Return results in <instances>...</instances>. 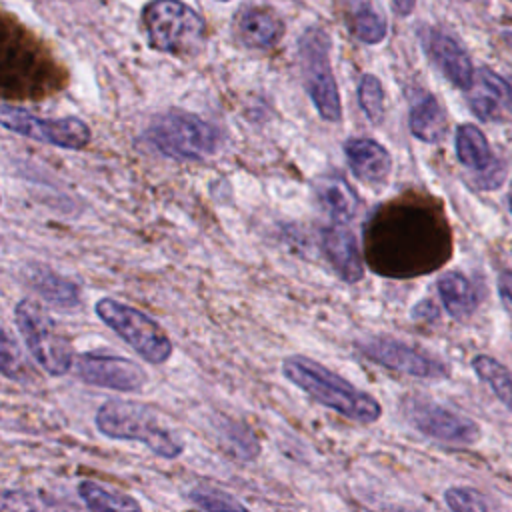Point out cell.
Wrapping results in <instances>:
<instances>
[{"mask_svg":"<svg viewBox=\"0 0 512 512\" xmlns=\"http://www.w3.org/2000/svg\"><path fill=\"white\" fill-rule=\"evenodd\" d=\"M78 494L82 502L92 512H140V504L130 494L108 490L96 482L82 480L78 484Z\"/></svg>","mask_w":512,"mask_h":512,"instance_id":"cell-22","label":"cell"},{"mask_svg":"<svg viewBox=\"0 0 512 512\" xmlns=\"http://www.w3.org/2000/svg\"><path fill=\"white\" fill-rule=\"evenodd\" d=\"M456 156L462 166L480 174L478 182L484 188H496L504 178V168L492 154V148L482 134V130L474 124H460L456 130Z\"/></svg>","mask_w":512,"mask_h":512,"instance_id":"cell-13","label":"cell"},{"mask_svg":"<svg viewBox=\"0 0 512 512\" xmlns=\"http://www.w3.org/2000/svg\"><path fill=\"white\" fill-rule=\"evenodd\" d=\"M0 126L26 138L66 150H82L90 142V128L78 116L44 118L24 108L2 104Z\"/></svg>","mask_w":512,"mask_h":512,"instance_id":"cell-9","label":"cell"},{"mask_svg":"<svg viewBox=\"0 0 512 512\" xmlns=\"http://www.w3.org/2000/svg\"><path fill=\"white\" fill-rule=\"evenodd\" d=\"M190 500L204 512H250L242 502H238L228 492L210 486H196L190 490Z\"/></svg>","mask_w":512,"mask_h":512,"instance_id":"cell-25","label":"cell"},{"mask_svg":"<svg viewBox=\"0 0 512 512\" xmlns=\"http://www.w3.org/2000/svg\"><path fill=\"white\" fill-rule=\"evenodd\" d=\"M142 24L152 48L172 56L200 52L206 26L196 10L182 0H152L142 8Z\"/></svg>","mask_w":512,"mask_h":512,"instance_id":"cell-3","label":"cell"},{"mask_svg":"<svg viewBox=\"0 0 512 512\" xmlns=\"http://www.w3.org/2000/svg\"><path fill=\"white\" fill-rule=\"evenodd\" d=\"M468 90L470 108L480 120H494L508 98V82L490 68H480Z\"/></svg>","mask_w":512,"mask_h":512,"instance_id":"cell-17","label":"cell"},{"mask_svg":"<svg viewBox=\"0 0 512 512\" xmlns=\"http://www.w3.org/2000/svg\"><path fill=\"white\" fill-rule=\"evenodd\" d=\"M508 202H510V210H512V194H510V200H508Z\"/></svg>","mask_w":512,"mask_h":512,"instance_id":"cell-34","label":"cell"},{"mask_svg":"<svg viewBox=\"0 0 512 512\" xmlns=\"http://www.w3.org/2000/svg\"><path fill=\"white\" fill-rule=\"evenodd\" d=\"M28 284L50 304L58 308H76L80 302L78 286L50 268L32 264L28 268Z\"/></svg>","mask_w":512,"mask_h":512,"instance_id":"cell-20","label":"cell"},{"mask_svg":"<svg viewBox=\"0 0 512 512\" xmlns=\"http://www.w3.org/2000/svg\"><path fill=\"white\" fill-rule=\"evenodd\" d=\"M408 126L418 140L428 144L440 142L448 130V118L440 100L432 94L422 96L410 110Z\"/></svg>","mask_w":512,"mask_h":512,"instance_id":"cell-18","label":"cell"},{"mask_svg":"<svg viewBox=\"0 0 512 512\" xmlns=\"http://www.w3.org/2000/svg\"><path fill=\"white\" fill-rule=\"evenodd\" d=\"M14 320L32 358L44 372L62 376L72 368L74 352L68 338L36 300H20L14 308Z\"/></svg>","mask_w":512,"mask_h":512,"instance_id":"cell-5","label":"cell"},{"mask_svg":"<svg viewBox=\"0 0 512 512\" xmlns=\"http://www.w3.org/2000/svg\"><path fill=\"white\" fill-rule=\"evenodd\" d=\"M418 34L422 48L448 78V82L468 90L474 80V68L464 44L450 32L436 26H422Z\"/></svg>","mask_w":512,"mask_h":512,"instance_id":"cell-12","label":"cell"},{"mask_svg":"<svg viewBox=\"0 0 512 512\" xmlns=\"http://www.w3.org/2000/svg\"><path fill=\"white\" fill-rule=\"evenodd\" d=\"M358 102L362 112L372 120V122H380L384 118V90H382V82L366 72L360 78L358 84Z\"/></svg>","mask_w":512,"mask_h":512,"instance_id":"cell-27","label":"cell"},{"mask_svg":"<svg viewBox=\"0 0 512 512\" xmlns=\"http://www.w3.org/2000/svg\"><path fill=\"white\" fill-rule=\"evenodd\" d=\"M438 294L446 312L456 318H468L478 306V292L462 272H446L438 280Z\"/></svg>","mask_w":512,"mask_h":512,"instance_id":"cell-19","label":"cell"},{"mask_svg":"<svg viewBox=\"0 0 512 512\" xmlns=\"http://www.w3.org/2000/svg\"><path fill=\"white\" fill-rule=\"evenodd\" d=\"M322 248L336 274L354 284L362 280L364 266L354 232L344 224H332L322 232Z\"/></svg>","mask_w":512,"mask_h":512,"instance_id":"cell-15","label":"cell"},{"mask_svg":"<svg viewBox=\"0 0 512 512\" xmlns=\"http://www.w3.org/2000/svg\"><path fill=\"white\" fill-rule=\"evenodd\" d=\"M94 422L104 436L140 442L160 458L174 460L184 450V444L166 426H162L156 412L132 400L110 398L102 402Z\"/></svg>","mask_w":512,"mask_h":512,"instance_id":"cell-2","label":"cell"},{"mask_svg":"<svg viewBox=\"0 0 512 512\" xmlns=\"http://www.w3.org/2000/svg\"><path fill=\"white\" fill-rule=\"evenodd\" d=\"M344 154L352 174L360 182L368 186L386 184L392 172V158L380 142L372 138H350L344 144Z\"/></svg>","mask_w":512,"mask_h":512,"instance_id":"cell-14","label":"cell"},{"mask_svg":"<svg viewBox=\"0 0 512 512\" xmlns=\"http://www.w3.org/2000/svg\"><path fill=\"white\" fill-rule=\"evenodd\" d=\"M404 418L424 436L448 446H474L482 438L478 422L448 410L430 398L406 396L400 402Z\"/></svg>","mask_w":512,"mask_h":512,"instance_id":"cell-8","label":"cell"},{"mask_svg":"<svg viewBox=\"0 0 512 512\" xmlns=\"http://www.w3.org/2000/svg\"><path fill=\"white\" fill-rule=\"evenodd\" d=\"M498 294L508 310H512V270H504L498 276Z\"/></svg>","mask_w":512,"mask_h":512,"instance_id":"cell-30","label":"cell"},{"mask_svg":"<svg viewBox=\"0 0 512 512\" xmlns=\"http://www.w3.org/2000/svg\"><path fill=\"white\" fill-rule=\"evenodd\" d=\"M444 500L452 512H496L484 498V494L468 486L448 488L444 492Z\"/></svg>","mask_w":512,"mask_h":512,"instance_id":"cell-28","label":"cell"},{"mask_svg":"<svg viewBox=\"0 0 512 512\" xmlns=\"http://www.w3.org/2000/svg\"><path fill=\"white\" fill-rule=\"evenodd\" d=\"M358 350L364 358L414 378L440 380V378H448L450 374V368L446 362L396 338L374 336L358 342Z\"/></svg>","mask_w":512,"mask_h":512,"instance_id":"cell-10","label":"cell"},{"mask_svg":"<svg viewBox=\"0 0 512 512\" xmlns=\"http://www.w3.org/2000/svg\"><path fill=\"white\" fill-rule=\"evenodd\" d=\"M220 2H228V0H220Z\"/></svg>","mask_w":512,"mask_h":512,"instance_id":"cell-35","label":"cell"},{"mask_svg":"<svg viewBox=\"0 0 512 512\" xmlns=\"http://www.w3.org/2000/svg\"><path fill=\"white\" fill-rule=\"evenodd\" d=\"M0 374L12 382H36V374L16 340L0 326Z\"/></svg>","mask_w":512,"mask_h":512,"instance_id":"cell-24","label":"cell"},{"mask_svg":"<svg viewBox=\"0 0 512 512\" xmlns=\"http://www.w3.org/2000/svg\"><path fill=\"white\" fill-rule=\"evenodd\" d=\"M344 8H346V14H348V20H352L354 16H358L360 12L372 8L374 4L370 0H338Z\"/></svg>","mask_w":512,"mask_h":512,"instance_id":"cell-31","label":"cell"},{"mask_svg":"<svg viewBox=\"0 0 512 512\" xmlns=\"http://www.w3.org/2000/svg\"><path fill=\"white\" fill-rule=\"evenodd\" d=\"M350 28L354 32V36L366 44H378L386 38L388 34V24H386V18L384 14L372 6L364 12H360L358 16H354L350 20Z\"/></svg>","mask_w":512,"mask_h":512,"instance_id":"cell-26","label":"cell"},{"mask_svg":"<svg viewBox=\"0 0 512 512\" xmlns=\"http://www.w3.org/2000/svg\"><path fill=\"white\" fill-rule=\"evenodd\" d=\"M0 512H50V508L28 490L0 488Z\"/></svg>","mask_w":512,"mask_h":512,"instance_id":"cell-29","label":"cell"},{"mask_svg":"<svg viewBox=\"0 0 512 512\" xmlns=\"http://www.w3.org/2000/svg\"><path fill=\"white\" fill-rule=\"evenodd\" d=\"M94 310L98 318L146 362L162 364L170 358L172 342L160 324H156L148 314L114 298H100Z\"/></svg>","mask_w":512,"mask_h":512,"instance_id":"cell-7","label":"cell"},{"mask_svg":"<svg viewBox=\"0 0 512 512\" xmlns=\"http://www.w3.org/2000/svg\"><path fill=\"white\" fill-rule=\"evenodd\" d=\"M392 4H394V10H396L400 16H406V14H410V12L414 10L416 0H392Z\"/></svg>","mask_w":512,"mask_h":512,"instance_id":"cell-32","label":"cell"},{"mask_svg":"<svg viewBox=\"0 0 512 512\" xmlns=\"http://www.w3.org/2000/svg\"><path fill=\"white\" fill-rule=\"evenodd\" d=\"M72 366L82 382L116 392H138L148 380L140 364L114 354L82 352Z\"/></svg>","mask_w":512,"mask_h":512,"instance_id":"cell-11","label":"cell"},{"mask_svg":"<svg viewBox=\"0 0 512 512\" xmlns=\"http://www.w3.org/2000/svg\"><path fill=\"white\" fill-rule=\"evenodd\" d=\"M234 32L244 46L264 50L282 38L284 24L268 8L244 6L234 18Z\"/></svg>","mask_w":512,"mask_h":512,"instance_id":"cell-16","label":"cell"},{"mask_svg":"<svg viewBox=\"0 0 512 512\" xmlns=\"http://www.w3.org/2000/svg\"><path fill=\"white\" fill-rule=\"evenodd\" d=\"M508 82V98H506V106L510 108V112H512V76H510V80H506Z\"/></svg>","mask_w":512,"mask_h":512,"instance_id":"cell-33","label":"cell"},{"mask_svg":"<svg viewBox=\"0 0 512 512\" xmlns=\"http://www.w3.org/2000/svg\"><path fill=\"white\" fill-rule=\"evenodd\" d=\"M282 374L312 400L350 420L372 424L382 416V406L372 394L358 390L352 382L312 358L298 354L284 358Z\"/></svg>","mask_w":512,"mask_h":512,"instance_id":"cell-1","label":"cell"},{"mask_svg":"<svg viewBox=\"0 0 512 512\" xmlns=\"http://www.w3.org/2000/svg\"><path fill=\"white\" fill-rule=\"evenodd\" d=\"M148 142L176 160H204L220 148V132L210 122L184 110H170L152 120Z\"/></svg>","mask_w":512,"mask_h":512,"instance_id":"cell-4","label":"cell"},{"mask_svg":"<svg viewBox=\"0 0 512 512\" xmlns=\"http://www.w3.org/2000/svg\"><path fill=\"white\" fill-rule=\"evenodd\" d=\"M316 194L322 206L336 218V220H350L358 210V196L348 186L346 180L338 176L322 178L316 184Z\"/></svg>","mask_w":512,"mask_h":512,"instance_id":"cell-21","label":"cell"},{"mask_svg":"<svg viewBox=\"0 0 512 512\" xmlns=\"http://www.w3.org/2000/svg\"><path fill=\"white\" fill-rule=\"evenodd\" d=\"M472 370L484 384L490 386L494 396L508 410H512V374H510V370L488 354H476L472 358Z\"/></svg>","mask_w":512,"mask_h":512,"instance_id":"cell-23","label":"cell"},{"mask_svg":"<svg viewBox=\"0 0 512 512\" xmlns=\"http://www.w3.org/2000/svg\"><path fill=\"white\" fill-rule=\"evenodd\" d=\"M298 56L306 92L318 114L328 122L342 118L338 84L330 66V38L322 28H306L298 42Z\"/></svg>","mask_w":512,"mask_h":512,"instance_id":"cell-6","label":"cell"}]
</instances>
